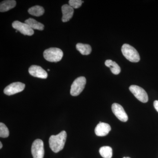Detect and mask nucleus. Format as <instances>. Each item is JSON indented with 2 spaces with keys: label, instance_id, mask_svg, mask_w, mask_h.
Instances as JSON below:
<instances>
[{
  "label": "nucleus",
  "instance_id": "1",
  "mask_svg": "<svg viewBox=\"0 0 158 158\" xmlns=\"http://www.w3.org/2000/svg\"><path fill=\"white\" fill-rule=\"evenodd\" d=\"M66 137L67 134L64 131L56 135L51 136L49 139V144L52 151L57 153L62 150L65 146Z\"/></svg>",
  "mask_w": 158,
  "mask_h": 158
},
{
  "label": "nucleus",
  "instance_id": "2",
  "mask_svg": "<svg viewBox=\"0 0 158 158\" xmlns=\"http://www.w3.org/2000/svg\"><path fill=\"white\" fill-rule=\"evenodd\" d=\"M122 52L124 56L130 62H138L140 61V57L138 52L133 47L125 44L121 48Z\"/></svg>",
  "mask_w": 158,
  "mask_h": 158
},
{
  "label": "nucleus",
  "instance_id": "3",
  "mask_svg": "<svg viewBox=\"0 0 158 158\" xmlns=\"http://www.w3.org/2000/svg\"><path fill=\"white\" fill-rule=\"evenodd\" d=\"M43 54L44 59L50 62H59L63 56L62 50L56 48H51L45 50Z\"/></svg>",
  "mask_w": 158,
  "mask_h": 158
},
{
  "label": "nucleus",
  "instance_id": "4",
  "mask_svg": "<svg viewBox=\"0 0 158 158\" xmlns=\"http://www.w3.org/2000/svg\"><path fill=\"white\" fill-rule=\"evenodd\" d=\"M86 84L85 77H80L74 81L71 87L70 94L73 96L79 95L84 90Z\"/></svg>",
  "mask_w": 158,
  "mask_h": 158
},
{
  "label": "nucleus",
  "instance_id": "5",
  "mask_svg": "<svg viewBox=\"0 0 158 158\" xmlns=\"http://www.w3.org/2000/svg\"><path fill=\"white\" fill-rule=\"evenodd\" d=\"M31 153L34 158H44V146L42 140L37 139L34 141L31 147Z\"/></svg>",
  "mask_w": 158,
  "mask_h": 158
},
{
  "label": "nucleus",
  "instance_id": "6",
  "mask_svg": "<svg viewBox=\"0 0 158 158\" xmlns=\"http://www.w3.org/2000/svg\"><path fill=\"white\" fill-rule=\"evenodd\" d=\"M129 90L134 96L140 102L146 103L148 101V98L147 94L144 89L141 87L133 85L130 86Z\"/></svg>",
  "mask_w": 158,
  "mask_h": 158
},
{
  "label": "nucleus",
  "instance_id": "7",
  "mask_svg": "<svg viewBox=\"0 0 158 158\" xmlns=\"http://www.w3.org/2000/svg\"><path fill=\"white\" fill-rule=\"evenodd\" d=\"M13 28L19 31L22 34L28 36H32L34 34V30L26 23H23L18 21H15L12 23Z\"/></svg>",
  "mask_w": 158,
  "mask_h": 158
},
{
  "label": "nucleus",
  "instance_id": "8",
  "mask_svg": "<svg viewBox=\"0 0 158 158\" xmlns=\"http://www.w3.org/2000/svg\"><path fill=\"white\" fill-rule=\"evenodd\" d=\"M25 88V85L21 82H14L5 88L4 92L8 95H13L23 91Z\"/></svg>",
  "mask_w": 158,
  "mask_h": 158
},
{
  "label": "nucleus",
  "instance_id": "9",
  "mask_svg": "<svg viewBox=\"0 0 158 158\" xmlns=\"http://www.w3.org/2000/svg\"><path fill=\"white\" fill-rule=\"evenodd\" d=\"M113 113L119 120L122 122H127L128 117L123 107L117 103H113L112 106Z\"/></svg>",
  "mask_w": 158,
  "mask_h": 158
},
{
  "label": "nucleus",
  "instance_id": "10",
  "mask_svg": "<svg viewBox=\"0 0 158 158\" xmlns=\"http://www.w3.org/2000/svg\"><path fill=\"white\" fill-rule=\"evenodd\" d=\"M29 73L31 76L41 79H46L48 73L44 69L38 65H31L29 69Z\"/></svg>",
  "mask_w": 158,
  "mask_h": 158
},
{
  "label": "nucleus",
  "instance_id": "11",
  "mask_svg": "<svg viewBox=\"0 0 158 158\" xmlns=\"http://www.w3.org/2000/svg\"><path fill=\"white\" fill-rule=\"evenodd\" d=\"M111 130L110 126L108 123L100 122L94 130L97 136L103 137L107 135Z\"/></svg>",
  "mask_w": 158,
  "mask_h": 158
},
{
  "label": "nucleus",
  "instance_id": "12",
  "mask_svg": "<svg viewBox=\"0 0 158 158\" xmlns=\"http://www.w3.org/2000/svg\"><path fill=\"white\" fill-rule=\"evenodd\" d=\"M62 21L63 22H67L73 16L74 9L69 5H64L62 7Z\"/></svg>",
  "mask_w": 158,
  "mask_h": 158
},
{
  "label": "nucleus",
  "instance_id": "13",
  "mask_svg": "<svg viewBox=\"0 0 158 158\" xmlns=\"http://www.w3.org/2000/svg\"><path fill=\"white\" fill-rule=\"evenodd\" d=\"M16 2L14 0H7L2 2L0 4V11L5 12L13 9L16 6Z\"/></svg>",
  "mask_w": 158,
  "mask_h": 158
},
{
  "label": "nucleus",
  "instance_id": "14",
  "mask_svg": "<svg viewBox=\"0 0 158 158\" xmlns=\"http://www.w3.org/2000/svg\"><path fill=\"white\" fill-rule=\"evenodd\" d=\"M105 65L110 68L112 73L114 74L118 75L121 71V69L119 65L116 62H113L110 59L106 60L105 62Z\"/></svg>",
  "mask_w": 158,
  "mask_h": 158
},
{
  "label": "nucleus",
  "instance_id": "15",
  "mask_svg": "<svg viewBox=\"0 0 158 158\" xmlns=\"http://www.w3.org/2000/svg\"><path fill=\"white\" fill-rule=\"evenodd\" d=\"M25 23L28 25L33 30L43 31L44 29V25L43 24L38 22L34 19L29 18L26 20Z\"/></svg>",
  "mask_w": 158,
  "mask_h": 158
},
{
  "label": "nucleus",
  "instance_id": "16",
  "mask_svg": "<svg viewBox=\"0 0 158 158\" xmlns=\"http://www.w3.org/2000/svg\"><path fill=\"white\" fill-rule=\"evenodd\" d=\"M76 48L83 55H88L91 53V46L89 44L78 43L76 45Z\"/></svg>",
  "mask_w": 158,
  "mask_h": 158
},
{
  "label": "nucleus",
  "instance_id": "17",
  "mask_svg": "<svg viewBox=\"0 0 158 158\" xmlns=\"http://www.w3.org/2000/svg\"><path fill=\"white\" fill-rule=\"evenodd\" d=\"M29 13L35 16H40L44 14V9L41 6H36L29 9Z\"/></svg>",
  "mask_w": 158,
  "mask_h": 158
},
{
  "label": "nucleus",
  "instance_id": "18",
  "mask_svg": "<svg viewBox=\"0 0 158 158\" xmlns=\"http://www.w3.org/2000/svg\"><path fill=\"white\" fill-rule=\"evenodd\" d=\"M101 156L104 158H112L113 150L110 146H103L99 149Z\"/></svg>",
  "mask_w": 158,
  "mask_h": 158
},
{
  "label": "nucleus",
  "instance_id": "19",
  "mask_svg": "<svg viewBox=\"0 0 158 158\" xmlns=\"http://www.w3.org/2000/svg\"><path fill=\"white\" fill-rule=\"evenodd\" d=\"M9 132L8 127L2 123H0V137L6 138L9 137Z\"/></svg>",
  "mask_w": 158,
  "mask_h": 158
},
{
  "label": "nucleus",
  "instance_id": "20",
  "mask_svg": "<svg viewBox=\"0 0 158 158\" xmlns=\"http://www.w3.org/2000/svg\"><path fill=\"white\" fill-rule=\"evenodd\" d=\"M83 3H84V1L81 0H70L69 1V6L73 9H78L81 6Z\"/></svg>",
  "mask_w": 158,
  "mask_h": 158
},
{
  "label": "nucleus",
  "instance_id": "21",
  "mask_svg": "<svg viewBox=\"0 0 158 158\" xmlns=\"http://www.w3.org/2000/svg\"><path fill=\"white\" fill-rule=\"evenodd\" d=\"M154 106L158 112V100H156L154 102Z\"/></svg>",
  "mask_w": 158,
  "mask_h": 158
},
{
  "label": "nucleus",
  "instance_id": "22",
  "mask_svg": "<svg viewBox=\"0 0 158 158\" xmlns=\"http://www.w3.org/2000/svg\"><path fill=\"white\" fill-rule=\"evenodd\" d=\"M2 142H0V148L2 149Z\"/></svg>",
  "mask_w": 158,
  "mask_h": 158
},
{
  "label": "nucleus",
  "instance_id": "23",
  "mask_svg": "<svg viewBox=\"0 0 158 158\" xmlns=\"http://www.w3.org/2000/svg\"><path fill=\"white\" fill-rule=\"evenodd\" d=\"M123 158H131L130 157H123Z\"/></svg>",
  "mask_w": 158,
  "mask_h": 158
},
{
  "label": "nucleus",
  "instance_id": "24",
  "mask_svg": "<svg viewBox=\"0 0 158 158\" xmlns=\"http://www.w3.org/2000/svg\"><path fill=\"white\" fill-rule=\"evenodd\" d=\"M48 71H50V69H48Z\"/></svg>",
  "mask_w": 158,
  "mask_h": 158
}]
</instances>
